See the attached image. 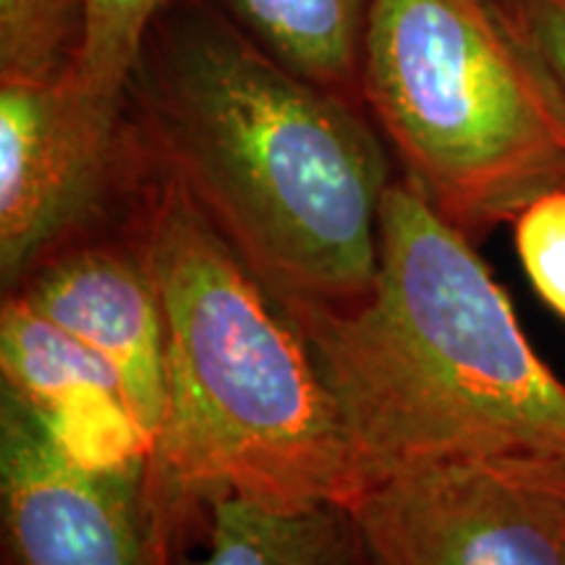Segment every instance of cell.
<instances>
[{"instance_id": "obj_1", "label": "cell", "mask_w": 565, "mask_h": 565, "mask_svg": "<svg viewBox=\"0 0 565 565\" xmlns=\"http://www.w3.org/2000/svg\"><path fill=\"white\" fill-rule=\"evenodd\" d=\"M129 145L113 207L158 291L168 343L141 511L152 563L175 565L217 500L349 505L364 471L303 330L134 131Z\"/></svg>"}, {"instance_id": "obj_2", "label": "cell", "mask_w": 565, "mask_h": 565, "mask_svg": "<svg viewBox=\"0 0 565 565\" xmlns=\"http://www.w3.org/2000/svg\"><path fill=\"white\" fill-rule=\"evenodd\" d=\"M145 152L288 312H343L372 288L391 154L338 100L212 0H168L129 84Z\"/></svg>"}, {"instance_id": "obj_3", "label": "cell", "mask_w": 565, "mask_h": 565, "mask_svg": "<svg viewBox=\"0 0 565 565\" xmlns=\"http://www.w3.org/2000/svg\"><path fill=\"white\" fill-rule=\"evenodd\" d=\"M288 315L320 359L364 484L443 458H565V383L534 351L475 238L404 173L387 183L364 299Z\"/></svg>"}, {"instance_id": "obj_4", "label": "cell", "mask_w": 565, "mask_h": 565, "mask_svg": "<svg viewBox=\"0 0 565 565\" xmlns=\"http://www.w3.org/2000/svg\"><path fill=\"white\" fill-rule=\"evenodd\" d=\"M362 97L398 173L475 242L565 186V103L498 0H374Z\"/></svg>"}, {"instance_id": "obj_5", "label": "cell", "mask_w": 565, "mask_h": 565, "mask_svg": "<svg viewBox=\"0 0 565 565\" xmlns=\"http://www.w3.org/2000/svg\"><path fill=\"white\" fill-rule=\"evenodd\" d=\"M349 508L377 565H565V458L406 466L370 479Z\"/></svg>"}, {"instance_id": "obj_6", "label": "cell", "mask_w": 565, "mask_h": 565, "mask_svg": "<svg viewBox=\"0 0 565 565\" xmlns=\"http://www.w3.org/2000/svg\"><path fill=\"white\" fill-rule=\"evenodd\" d=\"M129 158V100L74 79H0V282L103 217Z\"/></svg>"}, {"instance_id": "obj_7", "label": "cell", "mask_w": 565, "mask_h": 565, "mask_svg": "<svg viewBox=\"0 0 565 565\" xmlns=\"http://www.w3.org/2000/svg\"><path fill=\"white\" fill-rule=\"evenodd\" d=\"M113 202L103 217L47 252L6 294L19 296L110 364L152 450L168 401L166 320L150 273L118 215L110 217Z\"/></svg>"}, {"instance_id": "obj_8", "label": "cell", "mask_w": 565, "mask_h": 565, "mask_svg": "<svg viewBox=\"0 0 565 565\" xmlns=\"http://www.w3.org/2000/svg\"><path fill=\"white\" fill-rule=\"evenodd\" d=\"M3 565H154L141 479L63 454L9 393L0 406Z\"/></svg>"}, {"instance_id": "obj_9", "label": "cell", "mask_w": 565, "mask_h": 565, "mask_svg": "<svg viewBox=\"0 0 565 565\" xmlns=\"http://www.w3.org/2000/svg\"><path fill=\"white\" fill-rule=\"evenodd\" d=\"M0 370L3 393L40 422L71 461L97 475H145L150 443L110 364L11 294H3L0 307Z\"/></svg>"}, {"instance_id": "obj_10", "label": "cell", "mask_w": 565, "mask_h": 565, "mask_svg": "<svg viewBox=\"0 0 565 565\" xmlns=\"http://www.w3.org/2000/svg\"><path fill=\"white\" fill-rule=\"evenodd\" d=\"M175 565H377L343 503L207 505Z\"/></svg>"}, {"instance_id": "obj_11", "label": "cell", "mask_w": 565, "mask_h": 565, "mask_svg": "<svg viewBox=\"0 0 565 565\" xmlns=\"http://www.w3.org/2000/svg\"><path fill=\"white\" fill-rule=\"evenodd\" d=\"M273 58L364 110L362 55L374 0H212ZM366 113V110H364Z\"/></svg>"}, {"instance_id": "obj_12", "label": "cell", "mask_w": 565, "mask_h": 565, "mask_svg": "<svg viewBox=\"0 0 565 565\" xmlns=\"http://www.w3.org/2000/svg\"><path fill=\"white\" fill-rule=\"evenodd\" d=\"M168 0H84V34L68 71L110 100H129L131 74Z\"/></svg>"}, {"instance_id": "obj_13", "label": "cell", "mask_w": 565, "mask_h": 565, "mask_svg": "<svg viewBox=\"0 0 565 565\" xmlns=\"http://www.w3.org/2000/svg\"><path fill=\"white\" fill-rule=\"evenodd\" d=\"M82 34L84 0H0V79H53Z\"/></svg>"}, {"instance_id": "obj_14", "label": "cell", "mask_w": 565, "mask_h": 565, "mask_svg": "<svg viewBox=\"0 0 565 565\" xmlns=\"http://www.w3.org/2000/svg\"><path fill=\"white\" fill-rule=\"evenodd\" d=\"M511 225L529 282L540 299L565 320V186L536 196Z\"/></svg>"}, {"instance_id": "obj_15", "label": "cell", "mask_w": 565, "mask_h": 565, "mask_svg": "<svg viewBox=\"0 0 565 565\" xmlns=\"http://www.w3.org/2000/svg\"><path fill=\"white\" fill-rule=\"evenodd\" d=\"M565 103V0H498Z\"/></svg>"}]
</instances>
